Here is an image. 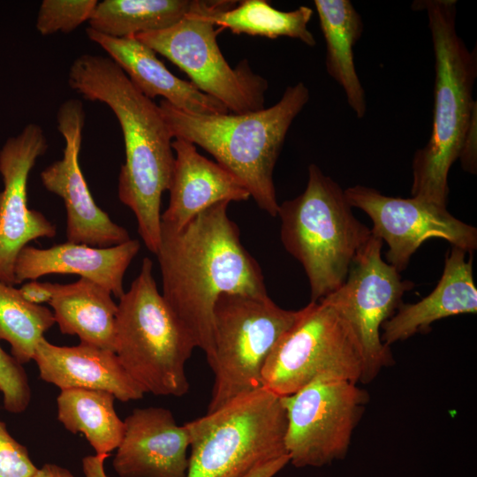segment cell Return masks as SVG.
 Instances as JSON below:
<instances>
[{
    "mask_svg": "<svg viewBox=\"0 0 477 477\" xmlns=\"http://www.w3.org/2000/svg\"><path fill=\"white\" fill-rule=\"evenodd\" d=\"M171 146L175 161L169 187L170 202L161 215L162 223L180 229L215 204L250 198L246 186L237 177L201 155L190 141L176 138Z\"/></svg>",
    "mask_w": 477,
    "mask_h": 477,
    "instance_id": "cell-17",
    "label": "cell"
},
{
    "mask_svg": "<svg viewBox=\"0 0 477 477\" xmlns=\"http://www.w3.org/2000/svg\"><path fill=\"white\" fill-rule=\"evenodd\" d=\"M0 392L4 409L20 413L31 401V388L22 365L0 346Z\"/></svg>",
    "mask_w": 477,
    "mask_h": 477,
    "instance_id": "cell-29",
    "label": "cell"
},
{
    "mask_svg": "<svg viewBox=\"0 0 477 477\" xmlns=\"http://www.w3.org/2000/svg\"><path fill=\"white\" fill-rule=\"evenodd\" d=\"M313 10L301 5L284 11L275 9L264 0H217L210 11V19L220 29L233 34L276 39L285 36L297 39L309 47L316 43L307 25Z\"/></svg>",
    "mask_w": 477,
    "mask_h": 477,
    "instance_id": "cell-24",
    "label": "cell"
},
{
    "mask_svg": "<svg viewBox=\"0 0 477 477\" xmlns=\"http://www.w3.org/2000/svg\"><path fill=\"white\" fill-rule=\"evenodd\" d=\"M42 128L28 124L7 139L0 150V281L14 285V265L19 253L29 242L52 238L57 227L40 211L27 206V180L36 160L46 153Z\"/></svg>",
    "mask_w": 477,
    "mask_h": 477,
    "instance_id": "cell-15",
    "label": "cell"
},
{
    "mask_svg": "<svg viewBox=\"0 0 477 477\" xmlns=\"http://www.w3.org/2000/svg\"><path fill=\"white\" fill-rule=\"evenodd\" d=\"M216 1L195 0L192 10L173 26L135 35L185 72L202 93L223 103L229 112L245 114L264 109L266 79L246 59L231 67L224 58L210 11Z\"/></svg>",
    "mask_w": 477,
    "mask_h": 477,
    "instance_id": "cell-10",
    "label": "cell"
},
{
    "mask_svg": "<svg viewBox=\"0 0 477 477\" xmlns=\"http://www.w3.org/2000/svg\"><path fill=\"white\" fill-rule=\"evenodd\" d=\"M49 304L63 334L76 335L80 343L115 352L117 304L107 289L83 277L72 284H54Z\"/></svg>",
    "mask_w": 477,
    "mask_h": 477,
    "instance_id": "cell-22",
    "label": "cell"
},
{
    "mask_svg": "<svg viewBox=\"0 0 477 477\" xmlns=\"http://www.w3.org/2000/svg\"><path fill=\"white\" fill-rule=\"evenodd\" d=\"M288 463H290L289 457L284 456L254 468L243 477H274Z\"/></svg>",
    "mask_w": 477,
    "mask_h": 477,
    "instance_id": "cell-32",
    "label": "cell"
},
{
    "mask_svg": "<svg viewBox=\"0 0 477 477\" xmlns=\"http://www.w3.org/2000/svg\"><path fill=\"white\" fill-rule=\"evenodd\" d=\"M140 244L129 239L110 247L65 242L47 249L26 246L14 265L15 283L37 280L50 274H75L107 289L115 297L124 293V276Z\"/></svg>",
    "mask_w": 477,
    "mask_h": 477,
    "instance_id": "cell-18",
    "label": "cell"
},
{
    "mask_svg": "<svg viewBox=\"0 0 477 477\" xmlns=\"http://www.w3.org/2000/svg\"><path fill=\"white\" fill-rule=\"evenodd\" d=\"M314 4L326 44V70L343 88L357 117L362 118L367 102L353 56L363 32L362 19L349 0H314Z\"/></svg>",
    "mask_w": 477,
    "mask_h": 477,
    "instance_id": "cell-23",
    "label": "cell"
},
{
    "mask_svg": "<svg viewBox=\"0 0 477 477\" xmlns=\"http://www.w3.org/2000/svg\"><path fill=\"white\" fill-rule=\"evenodd\" d=\"M37 470L27 449L10 435L0 420V477H33Z\"/></svg>",
    "mask_w": 477,
    "mask_h": 477,
    "instance_id": "cell-30",
    "label": "cell"
},
{
    "mask_svg": "<svg viewBox=\"0 0 477 477\" xmlns=\"http://www.w3.org/2000/svg\"><path fill=\"white\" fill-rule=\"evenodd\" d=\"M70 87L105 103L119 122L125 160L118 177L120 201L134 214L138 233L155 254L161 239V202L169 190L173 138L159 105L145 96L110 57L83 54L72 64Z\"/></svg>",
    "mask_w": 477,
    "mask_h": 477,
    "instance_id": "cell-2",
    "label": "cell"
},
{
    "mask_svg": "<svg viewBox=\"0 0 477 477\" xmlns=\"http://www.w3.org/2000/svg\"><path fill=\"white\" fill-rule=\"evenodd\" d=\"M344 194L352 207L369 216L372 235L387 244L386 261L398 272L430 238H442L469 254L477 248V229L457 219L445 207L415 197L387 196L364 186H351Z\"/></svg>",
    "mask_w": 477,
    "mask_h": 477,
    "instance_id": "cell-13",
    "label": "cell"
},
{
    "mask_svg": "<svg viewBox=\"0 0 477 477\" xmlns=\"http://www.w3.org/2000/svg\"><path fill=\"white\" fill-rule=\"evenodd\" d=\"M228 205L215 204L180 229L161 223L155 254L162 295L208 363L214 351L213 310L218 297L268 295L261 269L243 246Z\"/></svg>",
    "mask_w": 477,
    "mask_h": 477,
    "instance_id": "cell-1",
    "label": "cell"
},
{
    "mask_svg": "<svg viewBox=\"0 0 477 477\" xmlns=\"http://www.w3.org/2000/svg\"><path fill=\"white\" fill-rule=\"evenodd\" d=\"M96 0H43L36 19V29L42 35L71 33L89 21Z\"/></svg>",
    "mask_w": 477,
    "mask_h": 477,
    "instance_id": "cell-28",
    "label": "cell"
},
{
    "mask_svg": "<svg viewBox=\"0 0 477 477\" xmlns=\"http://www.w3.org/2000/svg\"><path fill=\"white\" fill-rule=\"evenodd\" d=\"M452 246L448 253L442 276L435 289L421 300L402 303L382 326V341L389 346L417 333L430 329L433 322L462 314H476L477 288L473 275V258Z\"/></svg>",
    "mask_w": 477,
    "mask_h": 477,
    "instance_id": "cell-21",
    "label": "cell"
},
{
    "mask_svg": "<svg viewBox=\"0 0 477 477\" xmlns=\"http://www.w3.org/2000/svg\"><path fill=\"white\" fill-rule=\"evenodd\" d=\"M124 423L112 461L119 477H187L189 435L169 409L136 408Z\"/></svg>",
    "mask_w": 477,
    "mask_h": 477,
    "instance_id": "cell-16",
    "label": "cell"
},
{
    "mask_svg": "<svg viewBox=\"0 0 477 477\" xmlns=\"http://www.w3.org/2000/svg\"><path fill=\"white\" fill-rule=\"evenodd\" d=\"M115 398L103 390H60L57 419L68 431L82 434L96 455L109 456L118 447L125 432V423L114 408Z\"/></svg>",
    "mask_w": 477,
    "mask_h": 477,
    "instance_id": "cell-25",
    "label": "cell"
},
{
    "mask_svg": "<svg viewBox=\"0 0 477 477\" xmlns=\"http://www.w3.org/2000/svg\"><path fill=\"white\" fill-rule=\"evenodd\" d=\"M57 130L65 140L63 157L41 173L43 186L59 196L66 211L67 242L110 247L131 239L94 201L79 163L85 123L83 104L77 99L63 102L57 114Z\"/></svg>",
    "mask_w": 477,
    "mask_h": 477,
    "instance_id": "cell-14",
    "label": "cell"
},
{
    "mask_svg": "<svg viewBox=\"0 0 477 477\" xmlns=\"http://www.w3.org/2000/svg\"><path fill=\"white\" fill-rule=\"evenodd\" d=\"M308 100V88L298 82L275 105L245 114H193L164 100L159 108L173 138L205 149L246 186L261 209L276 217L275 166L292 123Z\"/></svg>",
    "mask_w": 477,
    "mask_h": 477,
    "instance_id": "cell-4",
    "label": "cell"
},
{
    "mask_svg": "<svg viewBox=\"0 0 477 477\" xmlns=\"http://www.w3.org/2000/svg\"><path fill=\"white\" fill-rule=\"evenodd\" d=\"M109 456L89 455L82 459V470L85 477H108L104 469V461Z\"/></svg>",
    "mask_w": 477,
    "mask_h": 477,
    "instance_id": "cell-33",
    "label": "cell"
},
{
    "mask_svg": "<svg viewBox=\"0 0 477 477\" xmlns=\"http://www.w3.org/2000/svg\"><path fill=\"white\" fill-rule=\"evenodd\" d=\"M455 0L414 4L426 11L435 54V79L431 135L413 160L412 197L447 206L448 175L476 123L473 92L477 77L476 49L470 50L456 30Z\"/></svg>",
    "mask_w": 477,
    "mask_h": 477,
    "instance_id": "cell-3",
    "label": "cell"
},
{
    "mask_svg": "<svg viewBox=\"0 0 477 477\" xmlns=\"http://www.w3.org/2000/svg\"><path fill=\"white\" fill-rule=\"evenodd\" d=\"M286 423L281 397L263 387L186 422L187 477H243L288 456Z\"/></svg>",
    "mask_w": 477,
    "mask_h": 477,
    "instance_id": "cell-7",
    "label": "cell"
},
{
    "mask_svg": "<svg viewBox=\"0 0 477 477\" xmlns=\"http://www.w3.org/2000/svg\"><path fill=\"white\" fill-rule=\"evenodd\" d=\"M195 0H104L98 2L90 28L112 37H129L168 28L188 13Z\"/></svg>",
    "mask_w": 477,
    "mask_h": 477,
    "instance_id": "cell-26",
    "label": "cell"
},
{
    "mask_svg": "<svg viewBox=\"0 0 477 477\" xmlns=\"http://www.w3.org/2000/svg\"><path fill=\"white\" fill-rule=\"evenodd\" d=\"M363 367L362 349L353 329L322 299L301 308L276 344L262 369V387L285 397L318 379L357 383Z\"/></svg>",
    "mask_w": 477,
    "mask_h": 477,
    "instance_id": "cell-9",
    "label": "cell"
},
{
    "mask_svg": "<svg viewBox=\"0 0 477 477\" xmlns=\"http://www.w3.org/2000/svg\"><path fill=\"white\" fill-rule=\"evenodd\" d=\"M382 243L372 235L353 260L343 284L323 298L348 322L360 344L361 383H369L394 363L390 347L382 341V326L403 303L405 292L413 288L382 258Z\"/></svg>",
    "mask_w": 477,
    "mask_h": 477,
    "instance_id": "cell-12",
    "label": "cell"
},
{
    "mask_svg": "<svg viewBox=\"0 0 477 477\" xmlns=\"http://www.w3.org/2000/svg\"><path fill=\"white\" fill-rule=\"evenodd\" d=\"M88 39L104 49L110 58L148 98L163 97L172 106L193 114H228L216 99L201 92L191 81L171 73L148 45L135 36L112 37L86 29Z\"/></svg>",
    "mask_w": 477,
    "mask_h": 477,
    "instance_id": "cell-19",
    "label": "cell"
},
{
    "mask_svg": "<svg viewBox=\"0 0 477 477\" xmlns=\"http://www.w3.org/2000/svg\"><path fill=\"white\" fill-rule=\"evenodd\" d=\"M194 348L157 289L152 261L143 258L117 304L115 353L121 365L144 394L182 397L189 390L186 364Z\"/></svg>",
    "mask_w": 477,
    "mask_h": 477,
    "instance_id": "cell-6",
    "label": "cell"
},
{
    "mask_svg": "<svg viewBox=\"0 0 477 477\" xmlns=\"http://www.w3.org/2000/svg\"><path fill=\"white\" fill-rule=\"evenodd\" d=\"M33 477H74L72 473L60 466L56 464H45Z\"/></svg>",
    "mask_w": 477,
    "mask_h": 477,
    "instance_id": "cell-34",
    "label": "cell"
},
{
    "mask_svg": "<svg viewBox=\"0 0 477 477\" xmlns=\"http://www.w3.org/2000/svg\"><path fill=\"white\" fill-rule=\"evenodd\" d=\"M19 292L27 302L34 305L49 303L54 296V284L31 280L24 284Z\"/></svg>",
    "mask_w": 477,
    "mask_h": 477,
    "instance_id": "cell-31",
    "label": "cell"
},
{
    "mask_svg": "<svg viewBox=\"0 0 477 477\" xmlns=\"http://www.w3.org/2000/svg\"><path fill=\"white\" fill-rule=\"evenodd\" d=\"M33 360L40 378L60 390H103L121 402L137 400L144 395L111 351L83 343L59 346L42 337Z\"/></svg>",
    "mask_w": 477,
    "mask_h": 477,
    "instance_id": "cell-20",
    "label": "cell"
},
{
    "mask_svg": "<svg viewBox=\"0 0 477 477\" xmlns=\"http://www.w3.org/2000/svg\"><path fill=\"white\" fill-rule=\"evenodd\" d=\"M281 398L290 463L321 467L346 456L369 395L356 382L318 379Z\"/></svg>",
    "mask_w": 477,
    "mask_h": 477,
    "instance_id": "cell-11",
    "label": "cell"
},
{
    "mask_svg": "<svg viewBox=\"0 0 477 477\" xmlns=\"http://www.w3.org/2000/svg\"><path fill=\"white\" fill-rule=\"evenodd\" d=\"M344 190L316 164L308 166L305 191L279 204L280 238L303 267L310 301L339 288L351 265L372 236L352 211Z\"/></svg>",
    "mask_w": 477,
    "mask_h": 477,
    "instance_id": "cell-5",
    "label": "cell"
},
{
    "mask_svg": "<svg viewBox=\"0 0 477 477\" xmlns=\"http://www.w3.org/2000/svg\"><path fill=\"white\" fill-rule=\"evenodd\" d=\"M299 310L277 306L269 295H220L213 310L214 384L208 412L262 387L261 373L272 349L293 325Z\"/></svg>",
    "mask_w": 477,
    "mask_h": 477,
    "instance_id": "cell-8",
    "label": "cell"
},
{
    "mask_svg": "<svg viewBox=\"0 0 477 477\" xmlns=\"http://www.w3.org/2000/svg\"><path fill=\"white\" fill-rule=\"evenodd\" d=\"M56 323L49 308L25 300L19 289L0 281V339L21 365L29 362L40 340Z\"/></svg>",
    "mask_w": 477,
    "mask_h": 477,
    "instance_id": "cell-27",
    "label": "cell"
}]
</instances>
